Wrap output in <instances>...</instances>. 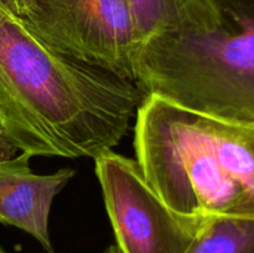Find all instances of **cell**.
Wrapping results in <instances>:
<instances>
[{
  "mask_svg": "<svg viewBox=\"0 0 254 253\" xmlns=\"http://www.w3.org/2000/svg\"><path fill=\"white\" fill-rule=\"evenodd\" d=\"M0 253H9V252H7V251H5L4 248H2L1 246H0Z\"/></svg>",
  "mask_w": 254,
  "mask_h": 253,
  "instance_id": "11",
  "label": "cell"
},
{
  "mask_svg": "<svg viewBox=\"0 0 254 253\" xmlns=\"http://www.w3.org/2000/svg\"><path fill=\"white\" fill-rule=\"evenodd\" d=\"M22 21L55 51L134 81L136 46L124 0H35Z\"/></svg>",
  "mask_w": 254,
  "mask_h": 253,
  "instance_id": "4",
  "label": "cell"
},
{
  "mask_svg": "<svg viewBox=\"0 0 254 253\" xmlns=\"http://www.w3.org/2000/svg\"><path fill=\"white\" fill-rule=\"evenodd\" d=\"M144 92L55 51L0 4V158L94 159L127 135Z\"/></svg>",
  "mask_w": 254,
  "mask_h": 253,
  "instance_id": "1",
  "label": "cell"
},
{
  "mask_svg": "<svg viewBox=\"0 0 254 253\" xmlns=\"http://www.w3.org/2000/svg\"><path fill=\"white\" fill-rule=\"evenodd\" d=\"M185 253H254V217L207 218Z\"/></svg>",
  "mask_w": 254,
  "mask_h": 253,
  "instance_id": "8",
  "label": "cell"
},
{
  "mask_svg": "<svg viewBox=\"0 0 254 253\" xmlns=\"http://www.w3.org/2000/svg\"><path fill=\"white\" fill-rule=\"evenodd\" d=\"M31 158L27 153L0 158V222L24 231L47 253H55L49 228L52 203L76 170L35 174Z\"/></svg>",
  "mask_w": 254,
  "mask_h": 253,
  "instance_id": "6",
  "label": "cell"
},
{
  "mask_svg": "<svg viewBox=\"0 0 254 253\" xmlns=\"http://www.w3.org/2000/svg\"><path fill=\"white\" fill-rule=\"evenodd\" d=\"M212 1L201 24L139 47L134 82L145 96L254 126V0Z\"/></svg>",
  "mask_w": 254,
  "mask_h": 253,
  "instance_id": "3",
  "label": "cell"
},
{
  "mask_svg": "<svg viewBox=\"0 0 254 253\" xmlns=\"http://www.w3.org/2000/svg\"><path fill=\"white\" fill-rule=\"evenodd\" d=\"M130 15L136 52L151 37L201 24L212 0H124Z\"/></svg>",
  "mask_w": 254,
  "mask_h": 253,
  "instance_id": "7",
  "label": "cell"
},
{
  "mask_svg": "<svg viewBox=\"0 0 254 253\" xmlns=\"http://www.w3.org/2000/svg\"><path fill=\"white\" fill-rule=\"evenodd\" d=\"M35 0H0V4L19 17H25Z\"/></svg>",
  "mask_w": 254,
  "mask_h": 253,
  "instance_id": "9",
  "label": "cell"
},
{
  "mask_svg": "<svg viewBox=\"0 0 254 253\" xmlns=\"http://www.w3.org/2000/svg\"><path fill=\"white\" fill-rule=\"evenodd\" d=\"M103 253H121V251L118 250V247H117L116 245H112V246H109V247L107 248Z\"/></svg>",
  "mask_w": 254,
  "mask_h": 253,
  "instance_id": "10",
  "label": "cell"
},
{
  "mask_svg": "<svg viewBox=\"0 0 254 253\" xmlns=\"http://www.w3.org/2000/svg\"><path fill=\"white\" fill-rule=\"evenodd\" d=\"M135 160L159 197L195 222L254 217V126L146 94L134 124Z\"/></svg>",
  "mask_w": 254,
  "mask_h": 253,
  "instance_id": "2",
  "label": "cell"
},
{
  "mask_svg": "<svg viewBox=\"0 0 254 253\" xmlns=\"http://www.w3.org/2000/svg\"><path fill=\"white\" fill-rule=\"evenodd\" d=\"M121 253H185L202 222L184 218L155 192L135 159L107 150L94 158Z\"/></svg>",
  "mask_w": 254,
  "mask_h": 253,
  "instance_id": "5",
  "label": "cell"
}]
</instances>
